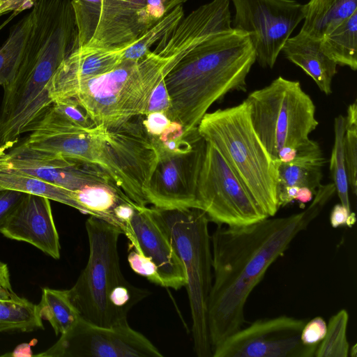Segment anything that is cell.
<instances>
[{
  "label": "cell",
  "instance_id": "cell-33",
  "mask_svg": "<svg viewBox=\"0 0 357 357\" xmlns=\"http://www.w3.org/2000/svg\"><path fill=\"white\" fill-rule=\"evenodd\" d=\"M131 268L137 274L146 278L151 282L162 286L158 269L153 261L149 257L132 250L128 256Z\"/></svg>",
  "mask_w": 357,
  "mask_h": 357
},
{
  "label": "cell",
  "instance_id": "cell-19",
  "mask_svg": "<svg viewBox=\"0 0 357 357\" xmlns=\"http://www.w3.org/2000/svg\"><path fill=\"white\" fill-rule=\"evenodd\" d=\"M286 58L300 67L326 95L332 93V81L337 73V64L328 57L321 47V40L304 32L289 37L282 51Z\"/></svg>",
  "mask_w": 357,
  "mask_h": 357
},
{
  "label": "cell",
  "instance_id": "cell-30",
  "mask_svg": "<svg viewBox=\"0 0 357 357\" xmlns=\"http://www.w3.org/2000/svg\"><path fill=\"white\" fill-rule=\"evenodd\" d=\"M343 149L349 188L356 195L357 190V102L348 106L344 116Z\"/></svg>",
  "mask_w": 357,
  "mask_h": 357
},
{
  "label": "cell",
  "instance_id": "cell-37",
  "mask_svg": "<svg viewBox=\"0 0 357 357\" xmlns=\"http://www.w3.org/2000/svg\"><path fill=\"white\" fill-rule=\"evenodd\" d=\"M25 193L0 189V228Z\"/></svg>",
  "mask_w": 357,
  "mask_h": 357
},
{
  "label": "cell",
  "instance_id": "cell-20",
  "mask_svg": "<svg viewBox=\"0 0 357 357\" xmlns=\"http://www.w3.org/2000/svg\"><path fill=\"white\" fill-rule=\"evenodd\" d=\"M326 162L317 142L298 151L289 162H277L278 193L289 188H307L316 193L321 184L322 168Z\"/></svg>",
  "mask_w": 357,
  "mask_h": 357
},
{
  "label": "cell",
  "instance_id": "cell-38",
  "mask_svg": "<svg viewBox=\"0 0 357 357\" xmlns=\"http://www.w3.org/2000/svg\"><path fill=\"white\" fill-rule=\"evenodd\" d=\"M15 295L11 286L8 266L0 261V300L9 299Z\"/></svg>",
  "mask_w": 357,
  "mask_h": 357
},
{
  "label": "cell",
  "instance_id": "cell-10",
  "mask_svg": "<svg viewBox=\"0 0 357 357\" xmlns=\"http://www.w3.org/2000/svg\"><path fill=\"white\" fill-rule=\"evenodd\" d=\"M197 201L209 222L217 225L243 226L267 218L222 156L208 142Z\"/></svg>",
  "mask_w": 357,
  "mask_h": 357
},
{
  "label": "cell",
  "instance_id": "cell-36",
  "mask_svg": "<svg viewBox=\"0 0 357 357\" xmlns=\"http://www.w3.org/2000/svg\"><path fill=\"white\" fill-rule=\"evenodd\" d=\"M170 106L169 96L164 79H162L154 88L150 96L145 114L154 112H161L167 115Z\"/></svg>",
  "mask_w": 357,
  "mask_h": 357
},
{
  "label": "cell",
  "instance_id": "cell-32",
  "mask_svg": "<svg viewBox=\"0 0 357 357\" xmlns=\"http://www.w3.org/2000/svg\"><path fill=\"white\" fill-rule=\"evenodd\" d=\"M52 107L68 120L81 126L88 128L95 125L84 109L72 98L56 100L53 102Z\"/></svg>",
  "mask_w": 357,
  "mask_h": 357
},
{
  "label": "cell",
  "instance_id": "cell-42",
  "mask_svg": "<svg viewBox=\"0 0 357 357\" xmlns=\"http://www.w3.org/2000/svg\"><path fill=\"white\" fill-rule=\"evenodd\" d=\"M356 215L354 212L351 211L348 217L346 225L349 227H352L356 222Z\"/></svg>",
  "mask_w": 357,
  "mask_h": 357
},
{
  "label": "cell",
  "instance_id": "cell-9",
  "mask_svg": "<svg viewBox=\"0 0 357 357\" xmlns=\"http://www.w3.org/2000/svg\"><path fill=\"white\" fill-rule=\"evenodd\" d=\"M206 142L197 127L173 150L158 148V160L145 190L149 204L165 209L197 208V188Z\"/></svg>",
  "mask_w": 357,
  "mask_h": 357
},
{
  "label": "cell",
  "instance_id": "cell-6",
  "mask_svg": "<svg viewBox=\"0 0 357 357\" xmlns=\"http://www.w3.org/2000/svg\"><path fill=\"white\" fill-rule=\"evenodd\" d=\"M150 210L167 234L184 268L194 351L198 357H211L207 321L213 283L209 220L204 211L197 208L165 209L153 206Z\"/></svg>",
  "mask_w": 357,
  "mask_h": 357
},
{
  "label": "cell",
  "instance_id": "cell-2",
  "mask_svg": "<svg viewBox=\"0 0 357 357\" xmlns=\"http://www.w3.org/2000/svg\"><path fill=\"white\" fill-rule=\"evenodd\" d=\"M142 119L139 115L117 126L85 128L52 110L36 127L33 145L49 154L98 166L134 203L146 206L145 190L158 153Z\"/></svg>",
  "mask_w": 357,
  "mask_h": 357
},
{
  "label": "cell",
  "instance_id": "cell-18",
  "mask_svg": "<svg viewBox=\"0 0 357 357\" xmlns=\"http://www.w3.org/2000/svg\"><path fill=\"white\" fill-rule=\"evenodd\" d=\"M122 62L121 50L75 49L61 63L49 84L52 101L64 98L79 82L109 72Z\"/></svg>",
  "mask_w": 357,
  "mask_h": 357
},
{
  "label": "cell",
  "instance_id": "cell-29",
  "mask_svg": "<svg viewBox=\"0 0 357 357\" xmlns=\"http://www.w3.org/2000/svg\"><path fill=\"white\" fill-rule=\"evenodd\" d=\"M349 319V313L345 309L340 310L330 318L326 335L319 344L314 357L349 356L350 346L347 336Z\"/></svg>",
  "mask_w": 357,
  "mask_h": 357
},
{
  "label": "cell",
  "instance_id": "cell-1",
  "mask_svg": "<svg viewBox=\"0 0 357 357\" xmlns=\"http://www.w3.org/2000/svg\"><path fill=\"white\" fill-rule=\"evenodd\" d=\"M335 192L333 183L321 184L301 212L243 226L218 225L211 236L213 283L207 314L212 350L243 327L245 305L253 289Z\"/></svg>",
  "mask_w": 357,
  "mask_h": 357
},
{
  "label": "cell",
  "instance_id": "cell-35",
  "mask_svg": "<svg viewBox=\"0 0 357 357\" xmlns=\"http://www.w3.org/2000/svg\"><path fill=\"white\" fill-rule=\"evenodd\" d=\"M172 121L161 112H154L143 115L144 127L152 139L160 137L171 125Z\"/></svg>",
  "mask_w": 357,
  "mask_h": 357
},
{
  "label": "cell",
  "instance_id": "cell-13",
  "mask_svg": "<svg viewBox=\"0 0 357 357\" xmlns=\"http://www.w3.org/2000/svg\"><path fill=\"white\" fill-rule=\"evenodd\" d=\"M307 319L282 315L241 328L213 350V357H313L318 345L302 342Z\"/></svg>",
  "mask_w": 357,
  "mask_h": 357
},
{
  "label": "cell",
  "instance_id": "cell-11",
  "mask_svg": "<svg viewBox=\"0 0 357 357\" xmlns=\"http://www.w3.org/2000/svg\"><path fill=\"white\" fill-rule=\"evenodd\" d=\"M233 28L247 33L256 61L272 68L290 35L304 20L305 4L294 0H231Z\"/></svg>",
  "mask_w": 357,
  "mask_h": 357
},
{
  "label": "cell",
  "instance_id": "cell-24",
  "mask_svg": "<svg viewBox=\"0 0 357 357\" xmlns=\"http://www.w3.org/2000/svg\"><path fill=\"white\" fill-rule=\"evenodd\" d=\"M33 14H26L11 26L9 35L0 47V85L8 86L14 79L22 61L32 27Z\"/></svg>",
  "mask_w": 357,
  "mask_h": 357
},
{
  "label": "cell",
  "instance_id": "cell-7",
  "mask_svg": "<svg viewBox=\"0 0 357 357\" xmlns=\"http://www.w3.org/2000/svg\"><path fill=\"white\" fill-rule=\"evenodd\" d=\"M245 101L252 126L275 163L282 149L298 151L313 142L309 135L319 124L316 108L299 82L280 76Z\"/></svg>",
  "mask_w": 357,
  "mask_h": 357
},
{
  "label": "cell",
  "instance_id": "cell-39",
  "mask_svg": "<svg viewBox=\"0 0 357 357\" xmlns=\"http://www.w3.org/2000/svg\"><path fill=\"white\" fill-rule=\"evenodd\" d=\"M35 0H0V16L11 11L20 12L33 6Z\"/></svg>",
  "mask_w": 357,
  "mask_h": 357
},
{
  "label": "cell",
  "instance_id": "cell-34",
  "mask_svg": "<svg viewBox=\"0 0 357 357\" xmlns=\"http://www.w3.org/2000/svg\"><path fill=\"white\" fill-rule=\"evenodd\" d=\"M327 331V324L321 317H315L304 324L301 334L303 344L318 345L324 338Z\"/></svg>",
  "mask_w": 357,
  "mask_h": 357
},
{
  "label": "cell",
  "instance_id": "cell-28",
  "mask_svg": "<svg viewBox=\"0 0 357 357\" xmlns=\"http://www.w3.org/2000/svg\"><path fill=\"white\" fill-rule=\"evenodd\" d=\"M344 133V116L339 114L334 121V144L330 159V170L333 184L340 203L351 211L349 197V183L346 171L343 136Z\"/></svg>",
  "mask_w": 357,
  "mask_h": 357
},
{
  "label": "cell",
  "instance_id": "cell-3",
  "mask_svg": "<svg viewBox=\"0 0 357 357\" xmlns=\"http://www.w3.org/2000/svg\"><path fill=\"white\" fill-rule=\"evenodd\" d=\"M256 61L247 33L232 27L214 33L193 47L166 75L167 116L184 132L197 127L209 107L232 91H246Z\"/></svg>",
  "mask_w": 357,
  "mask_h": 357
},
{
  "label": "cell",
  "instance_id": "cell-4",
  "mask_svg": "<svg viewBox=\"0 0 357 357\" xmlns=\"http://www.w3.org/2000/svg\"><path fill=\"white\" fill-rule=\"evenodd\" d=\"M183 57L151 50L138 61L123 60L113 70L79 82L64 98L73 99L95 125H121L145 114L154 88Z\"/></svg>",
  "mask_w": 357,
  "mask_h": 357
},
{
  "label": "cell",
  "instance_id": "cell-14",
  "mask_svg": "<svg viewBox=\"0 0 357 357\" xmlns=\"http://www.w3.org/2000/svg\"><path fill=\"white\" fill-rule=\"evenodd\" d=\"M188 0H100L98 23L84 47L114 48L129 43Z\"/></svg>",
  "mask_w": 357,
  "mask_h": 357
},
{
  "label": "cell",
  "instance_id": "cell-23",
  "mask_svg": "<svg viewBox=\"0 0 357 357\" xmlns=\"http://www.w3.org/2000/svg\"><path fill=\"white\" fill-rule=\"evenodd\" d=\"M326 55L337 65L357 69V11L321 40Z\"/></svg>",
  "mask_w": 357,
  "mask_h": 357
},
{
  "label": "cell",
  "instance_id": "cell-21",
  "mask_svg": "<svg viewBox=\"0 0 357 357\" xmlns=\"http://www.w3.org/2000/svg\"><path fill=\"white\" fill-rule=\"evenodd\" d=\"M10 147L0 144V189L44 197L77 208L74 193L13 167L8 157Z\"/></svg>",
  "mask_w": 357,
  "mask_h": 357
},
{
  "label": "cell",
  "instance_id": "cell-22",
  "mask_svg": "<svg viewBox=\"0 0 357 357\" xmlns=\"http://www.w3.org/2000/svg\"><path fill=\"white\" fill-rule=\"evenodd\" d=\"M305 6L301 31L318 40L357 11V0H310Z\"/></svg>",
  "mask_w": 357,
  "mask_h": 357
},
{
  "label": "cell",
  "instance_id": "cell-43",
  "mask_svg": "<svg viewBox=\"0 0 357 357\" xmlns=\"http://www.w3.org/2000/svg\"><path fill=\"white\" fill-rule=\"evenodd\" d=\"M357 351V345L356 344H354L351 348H349V353H350V356L356 357Z\"/></svg>",
  "mask_w": 357,
  "mask_h": 357
},
{
  "label": "cell",
  "instance_id": "cell-26",
  "mask_svg": "<svg viewBox=\"0 0 357 357\" xmlns=\"http://www.w3.org/2000/svg\"><path fill=\"white\" fill-rule=\"evenodd\" d=\"M39 329H43V325L37 305L17 294L11 298L0 300V333Z\"/></svg>",
  "mask_w": 357,
  "mask_h": 357
},
{
  "label": "cell",
  "instance_id": "cell-15",
  "mask_svg": "<svg viewBox=\"0 0 357 357\" xmlns=\"http://www.w3.org/2000/svg\"><path fill=\"white\" fill-rule=\"evenodd\" d=\"M8 157L13 167L74 194L90 184L117 185L98 166L48 154L22 143L9 148Z\"/></svg>",
  "mask_w": 357,
  "mask_h": 357
},
{
  "label": "cell",
  "instance_id": "cell-12",
  "mask_svg": "<svg viewBox=\"0 0 357 357\" xmlns=\"http://www.w3.org/2000/svg\"><path fill=\"white\" fill-rule=\"evenodd\" d=\"M43 357H162L160 351L128 322L111 327L80 318Z\"/></svg>",
  "mask_w": 357,
  "mask_h": 357
},
{
  "label": "cell",
  "instance_id": "cell-31",
  "mask_svg": "<svg viewBox=\"0 0 357 357\" xmlns=\"http://www.w3.org/2000/svg\"><path fill=\"white\" fill-rule=\"evenodd\" d=\"M71 3L77 29V47H84L94 33L100 0H71Z\"/></svg>",
  "mask_w": 357,
  "mask_h": 357
},
{
  "label": "cell",
  "instance_id": "cell-17",
  "mask_svg": "<svg viewBox=\"0 0 357 357\" xmlns=\"http://www.w3.org/2000/svg\"><path fill=\"white\" fill-rule=\"evenodd\" d=\"M50 201L44 197L25 194L0 228V233L10 239L29 243L59 259V237Z\"/></svg>",
  "mask_w": 357,
  "mask_h": 357
},
{
  "label": "cell",
  "instance_id": "cell-16",
  "mask_svg": "<svg viewBox=\"0 0 357 357\" xmlns=\"http://www.w3.org/2000/svg\"><path fill=\"white\" fill-rule=\"evenodd\" d=\"M123 234L129 240L131 249L150 258L155 264L162 287L178 290L185 286L183 264L149 207L136 206Z\"/></svg>",
  "mask_w": 357,
  "mask_h": 357
},
{
  "label": "cell",
  "instance_id": "cell-5",
  "mask_svg": "<svg viewBox=\"0 0 357 357\" xmlns=\"http://www.w3.org/2000/svg\"><path fill=\"white\" fill-rule=\"evenodd\" d=\"M197 129L222 156L267 218L280 208L276 164L257 135L244 100L206 113Z\"/></svg>",
  "mask_w": 357,
  "mask_h": 357
},
{
  "label": "cell",
  "instance_id": "cell-40",
  "mask_svg": "<svg viewBox=\"0 0 357 357\" xmlns=\"http://www.w3.org/2000/svg\"><path fill=\"white\" fill-rule=\"evenodd\" d=\"M351 211L348 210L341 203L335 204L330 215V223L333 228L347 225V221Z\"/></svg>",
  "mask_w": 357,
  "mask_h": 357
},
{
  "label": "cell",
  "instance_id": "cell-41",
  "mask_svg": "<svg viewBox=\"0 0 357 357\" xmlns=\"http://www.w3.org/2000/svg\"><path fill=\"white\" fill-rule=\"evenodd\" d=\"M314 195L315 193L307 188H299L296 192L294 201H297L300 206L303 207L305 204L312 200Z\"/></svg>",
  "mask_w": 357,
  "mask_h": 357
},
{
  "label": "cell",
  "instance_id": "cell-25",
  "mask_svg": "<svg viewBox=\"0 0 357 357\" xmlns=\"http://www.w3.org/2000/svg\"><path fill=\"white\" fill-rule=\"evenodd\" d=\"M37 305L41 319L49 321L56 335L67 332L81 318L68 290L43 288Z\"/></svg>",
  "mask_w": 357,
  "mask_h": 357
},
{
  "label": "cell",
  "instance_id": "cell-8",
  "mask_svg": "<svg viewBox=\"0 0 357 357\" xmlns=\"http://www.w3.org/2000/svg\"><path fill=\"white\" fill-rule=\"evenodd\" d=\"M89 243L87 264L73 287L70 301L82 319L93 324L111 327L128 322L111 304L114 291L128 281L123 277L117 249L121 229L109 222L91 215L86 222Z\"/></svg>",
  "mask_w": 357,
  "mask_h": 357
},
{
  "label": "cell",
  "instance_id": "cell-27",
  "mask_svg": "<svg viewBox=\"0 0 357 357\" xmlns=\"http://www.w3.org/2000/svg\"><path fill=\"white\" fill-rule=\"evenodd\" d=\"M184 17L183 5L171 10L135 40L120 47L121 59L138 61L160 39L173 30Z\"/></svg>",
  "mask_w": 357,
  "mask_h": 357
}]
</instances>
